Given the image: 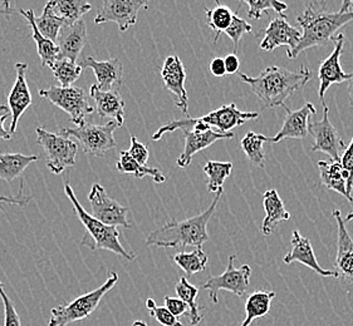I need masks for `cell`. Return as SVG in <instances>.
<instances>
[{
  "label": "cell",
  "instance_id": "1",
  "mask_svg": "<svg viewBox=\"0 0 353 326\" xmlns=\"http://www.w3.org/2000/svg\"><path fill=\"white\" fill-rule=\"evenodd\" d=\"M239 78L250 87L252 92L264 103V106L276 108L285 106V102L311 80L312 73L305 65H302L297 72L269 65L258 77L241 73Z\"/></svg>",
  "mask_w": 353,
  "mask_h": 326
},
{
  "label": "cell",
  "instance_id": "2",
  "mask_svg": "<svg viewBox=\"0 0 353 326\" xmlns=\"http://www.w3.org/2000/svg\"><path fill=\"white\" fill-rule=\"evenodd\" d=\"M353 21V10L347 13L327 12L325 3H312L297 17L298 24L302 28V36L294 50H287V57L296 58L313 47H323L332 42L333 36L339 29Z\"/></svg>",
  "mask_w": 353,
  "mask_h": 326
},
{
  "label": "cell",
  "instance_id": "3",
  "mask_svg": "<svg viewBox=\"0 0 353 326\" xmlns=\"http://www.w3.org/2000/svg\"><path fill=\"white\" fill-rule=\"evenodd\" d=\"M224 191L216 192V196L204 213L184 221L174 219L160 228H156L146 239L149 246L156 248H176L185 246H195L203 248L205 242L209 241L210 236L208 234V224L212 220L216 211V206Z\"/></svg>",
  "mask_w": 353,
  "mask_h": 326
},
{
  "label": "cell",
  "instance_id": "4",
  "mask_svg": "<svg viewBox=\"0 0 353 326\" xmlns=\"http://www.w3.org/2000/svg\"><path fill=\"white\" fill-rule=\"evenodd\" d=\"M181 129L185 135V147L183 153L177 158L176 164L179 169H188L191 164L192 157L203 149L210 147L212 143L220 140H233V132L223 133L219 131H214L208 124L199 121L198 118H184V120H175L169 122L165 126L157 129V132L152 135L154 141H159L163 135L170 132Z\"/></svg>",
  "mask_w": 353,
  "mask_h": 326
},
{
  "label": "cell",
  "instance_id": "5",
  "mask_svg": "<svg viewBox=\"0 0 353 326\" xmlns=\"http://www.w3.org/2000/svg\"><path fill=\"white\" fill-rule=\"evenodd\" d=\"M64 193L71 201L78 220L82 222L85 232L88 234V241H83V243H87V246H90L92 250H107L126 259L128 261H134L137 256L132 251H128V248L121 243L119 230L116 227L102 224L101 221L94 219L92 215L87 213L83 206L79 204L70 182H64Z\"/></svg>",
  "mask_w": 353,
  "mask_h": 326
},
{
  "label": "cell",
  "instance_id": "6",
  "mask_svg": "<svg viewBox=\"0 0 353 326\" xmlns=\"http://www.w3.org/2000/svg\"><path fill=\"white\" fill-rule=\"evenodd\" d=\"M117 283L119 274L111 271L106 283L97 289L78 296L68 304L53 307L50 310L48 326H67L79 320L88 319L96 312L103 296H106L107 292L112 290Z\"/></svg>",
  "mask_w": 353,
  "mask_h": 326
},
{
  "label": "cell",
  "instance_id": "7",
  "mask_svg": "<svg viewBox=\"0 0 353 326\" xmlns=\"http://www.w3.org/2000/svg\"><path fill=\"white\" fill-rule=\"evenodd\" d=\"M116 128H120V124L116 121L107 122V124L103 126L85 123L79 127L61 128V135L76 138L85 155L102 157L117 146L113 135Z\"/></svg>",
  "mask_w": 353,
  "mask_h": 326
},
{
  "label": "cell",
  "instance_id": "8",
  "mask_svg": "<svg viewBox=\"0 0 353 326\" xmlns=\"http://www.w3.org/2000/svg\"><path fill=\"white\" fill-rule=\"evenodd\" d=\"M37 141L47 156V167L54 175H61L68 167L76 166L77 143L70 137L56 135L43 127L36 128Z\"/></svg>",
  "mask_w": 353,
  "mask_h": 326
},
{
  "label": "cell",
  "instance_id": "9",
  "mask_svg": "<svg viewBox=\"0 0 353 326\" xmlns=\"http://www.w3.org/2000/svg\"><path fill=\"white\" fill-rule=\"evenodd\" d=\"M39 96L50 100L52 105L63 109L70 114V120L77 127L83 126L87 116L93 113V107L90 105L85 91L79 87H57L50 85L47 89H41Z\"/></svg>",
  "mask_w": 353,
  "mask_h": 326
},
{
  "label": "cell",
  "instance_id": "10",
  "mask_svg": "<svg viewBox=\"0 0 353 326\" xmlns=\"http://www.w3.org/2000/svg\"><path fill=\"white\" fill-rule=\"evenodd\" d=\"M236 256H229V261L226 270L218 276H210L204 284L203 289L209 291V296L214 304L219 303L218 294L220 290H226L234 294L235 296L243 298L247 295L250 286L252 268L249 265H243L239 269H235L234 261Z\"/></svg>",
  "mask_w": 353,
  "mask_h": 326
},
{
  "label": "cell",
  "instance_id": "11",
  "mask_svg": "<svg viewBox=\"0 0 353 326\" xmlns=\"http://www.w3.org/2000/svg\"><path fill=\"white\" fill-rule=\"evenodd\" d=\"M330 108L323 102V118L321 121L310 122L308 132L313 135L314 143L312 146V152H323L331 157L332 161L339 162L342 152L346 149L343 138L339 135V131L330 121Z\"/></svg>",
  "mask_w": 353,
  "mask_h": 326
},
{
  "label": "cell",
  "instance_id": "12",
  "mask_svg": "<svg viewBox=\"0 0 353 326\" xmlns=\"http://www.w3.org/2000/svg\"><path fill=\"white\" fill-rule=\"evenodd\" d=\"M148 8L149 0H103L94 23L99 25L113 21L121 32H126L137 23L140 10H146Z\"/></svg>",
  "mask_w": 353,
  "mask_h": 326
},
{
  "label": "cell",
  "instance_id": "13",
  "mask_svg": "<svg viewBox=\"0 0 353 326\" xmlns=\"http://www.w3.org/2000/svg\"><path fill=\"white\" fill-rule=\"evenodd\" d=\"M88 199L92 208L93 217L102 224L125 228L132 227L128 220V207L120 205L116 199H111L101 184H93Z\"/></svg>",
  "mask_w": 353,
  "mask_h": 326
},
{
  "label": "cell",
  "instance_id": "14",
  "mask_svg": "<svg viewBox=\"0 0 353 326\" xmlns=\"http://www.w3.org/2000/svg\"><path fill=\"white\" fill-rule=\"evenodd\" d=\"M161 78L165 89H168L172 94L175 106L189 117V96L185 88L188 74L180 58L177 56H169L165 59L161 69Z\"/></svg>",
  "mask_w": 353,
  "mask_h": 326
},
{
  "label": "cell",
  "instance_id": "15",
  "mask_svg": "<svg viewBox=\"0 0 353 326\" xmlns=\"http://www.w3.org/2000/svg\"><path fill=\"white\" fill-rule=\"evenodd\" d=\"M333 48L331 56L323 61L319 65V71H318V78H319V88H318V97L321 102H323L325 94L328 88L336 83H343L350 79V74H347L342 71L339 59L343 52V47L346 43V36L345 34H337L333 36Z\"/></svg>",
  "mask_w": 353,
  "mask_h": 326
},
{
  "label": "cell",
  "instance_id": "16",
  "mask_svg": "<svg viewBox=\"0 0 353 326\" xmlns=\"http://www.w3.org/2000/svg\"><path fill=\"white\" fill-rule=\"evenodd\" d=\"M285 109V117L283 121L281 131L273 137H269L268 142L278 143L285 140V138H294V140H303L308 132V123L312 116L317 114V109L314 105L307 102L302 108L292 111L287 106H283Z\"/></svg>",
  "mask_w": 353,
  "mask_h": 326
},
{
  "label": "cell",
  "instance_id": "17",
  "mask_svg": "<svg viewBox=\"0 0 353 326\" xmlns=\"http://www.w3.org/2000/svg\"><path fill=\"white\" fill-rule=\"evenodd\" d=\"M15 72H17V78L8 97V107L10 109V116H12V123H10V135H12L17 131L18 122L21 120V116L32 105V93L29 91L28 82H27L28 64L21 63V62L15 64Z\"/></svg>",
  "mask_w": 353,
  "mask_h": 326
},
{
  "label": "cell",
  "instance_id": "18",
  "mask_svg": "<svg viewBox=\"0 0 353 326\" xmlns=\"http://www.w3.org/2000/svg\"><path fill=\"white\" fill-rule=\"evenodd\" d=\"M302 32L290 25L285 15H279L270 21L268 27L264 30V38L261 42V50L272 52L278 47L287 45L288 50H294L301 41Z\"/></svg>",
  "mask_w": 353,
  "mask_h": 326
},
{
  "label": "cell",
  "instance_id": "19",
  "mask_svg": "<svg viewBox=\"0 0 353 326\" xmlns=\"http://www.w3.org/2000/svg\"><path fill=\"white\" fill-rule=\"evenodd\" d=\"M290 243H292V250L283 257V263H287V265L292 263H301L304 266H307L308 269L317 272L319 276L339 279V274L336 270L322 269V266L318 263L311 241L307 237L299 234L298 230L293 231Z\"/></svg>",
  "mask_w": 353,
  "mask_h": 326
},
{
  "label": "cell",
  "instance_id": "20",
  "mask_svg": "<svg viewBox=\"0 0 353 326\" xmlns=\"http://www.w3.org/2000/svg\"><path fill=\"white\" fill-rule=\"evenodd\" d=\"M333 216L337 222L339 237H337V254L334 260L336 271L339 279H343L348 284L353 285V240L348 234L345 222L342 219V213L339 210H333Z\"/></svg>",
  "mask_w": 353,
  "mask_h": 326
},
{
  "label": "cell",
  "instance_id": "21",
  "mask_svg": "<svg viewBox=\"0 0 353 326\" xmlns=\"http://www.w3.org/2000/svg\"><path fill=\"white\" fill-rule=\"evenodd\" d=\"M79 65L83 68H91L96 78L97 85L102 91H113L120 89L123 78V65L117 58L108 61H96L93 57H85L79 62Z\"/></svg>",
  "mask_w": 353,
  "mask_h": 326
},
{
  "label": "cell",
  "instance_id": "22",
  "mask_svg": "<svg viewBox=\"0 0 353 326\" xmlns=\"http://www.w3.org/2000/svg\"><path fill=\"white\" fill-rule=\"evenodd\" d=\"M90 96L96 102L97 113L101 118H111L116 121L120 127L125 122V100L120 94V91H102L99 85H93L90 88Z\"/></svg>",
  "mask_w": 353,
  "mask_h": 326
},
{
  "label": "cell",
  "instance_id": "23",
  "mask_svg": "<svg viewBox=\"0 0 353 326\" xmlns=\"http://www.w3.org/2000/svg\"><path fill=\"white\" fill-rule=\"evenodd\" d=\"M85 44L87 27L83 19L76 21L70 27H63L57 41V45L59 48V58H65L76 63Z\"/></svg>",
  "mask_w": 353,
  "mask_h": 326
},
{
  "label": "cell",
  "instance_id": "24",
  "mask_svg": "<svg viewBox=\"0 0 353 326\" xmlns=\"http://www.w3.org/2000/svg\"><path fill=\"white\" fill-rule=\"evenodd\" d=\"M263 207L265 211V217L261 222V230L264 236L273 234L278 224L290 219V213L285 210L282 199L276 190L265 191L263 196Z\"/></svg>",
  "mask_w": 353,
  "mask_h": 326
},
{
  "label": "cell",
  "instance_id": "25",
  "mask_svg": "<svg viewBox=\"0 0 353 326\" xmlns=\"http://www.w3.org/2000/svg\"><path fill=\"white\" fill-rule=\"evenodd\" d=\"M46 6L53 14L63 21L65 27L81 21L82 17L92 9L87 0H50Z\"/></svg>",
  "mask_w": 353,
  "mask_h": 326
},
{
  "label": "cell",
  "instance_id": "26",
  "mask_svg": "<svg viewBox=\"0 0 353 326\" xmlns=\"http://www.w3.org/2000/svg\"><path fill=\"white\" fill-rule=\"evenodd\" d=\"M21 14L28 21L29 25L32 28V36L34 39L37 44V50H38V56L41 58L42 62V67H52L53 63L56 62L57 59L59 58V48L56 43L50 42V39H47L46 36H43L39 30L37 28L36 24V15H34V10L29 9V10H24L21 9L19 10Z\"/></svg>",
  "mask_w": 353,
  "mask_h": 326
},
{
  "label": "cell",
  "instance_id": "27",
  "mask_svg": "<svg viewBox=\"0 0 353 326\" xmlns=\"http://www.w3.org/2000/svg\"><path fill=\"white\" fill-rule=\"evenodd\" d=\"M37 161H39V157L36 155L27 156L21 153H0V180L12 184L32 163Z\"/></svg>",
  "mask_w": 353,
  "mask_h": 326
},
{
  "label": "cell",
  "instance_id": "28",
  "mask_svg": "<svg viewBox=\"0 0 353 326\" xmlns=\"http://www.w3.org/2000/svg\"><path fill=\"white\" fill-rule=\"evenodd\" d=\"M276 298L274 291L258 290L250 294L245 301V319L241 326H250L255 319H261L268 315L272 301Z\"/></svg>",
  "mask_w": 353,
  "mask_h": 326
},
{
  "label": "cell",
  "instance_id": "29",
  "mask_svg": "<svg viewBox=\"0 0 353 326\" xmlns=\"http://www.w3.org/2000/svg\"><path fill=\"white\" fill-rule=\"evenodd\" d=\"M116 169L123 175H134L136 178H143L150 176L156 184H163L166 177L161 171L155 167H148L146 164H140L130 156L128 151H121L120 158L116 163Z\"/></svg>",
  "mask_w": 353,
  "mask_h": 326
},
{
  "label": "cell",
  "instance_id": "30",
  "mask_svg": "<svg viewBox=\"0 0 353 326\" xmlns=\"http://www.w3.org/2000/svg\"><path fill=\"white\" fill-rule=\"evenodd\" d=\"M318 169L321 173V182L325 186L328 190L339 192V195L345 196L348 201L350 197L346 191V180L342 175V167L341 163L336 161H319Z\"/></svg>",
  "mask_w": 353,
  "mask_h": 326
},
{
  "label": "cell",
  "instance_id": "31",
  "mask_svg": "<svg viewBox=\"0 0 353 326\" xmlns=\"http://www.w3.org/2000/svg\"><path fill=\"white\" fill-rule=\"evenodd\" d=\"M269 137L255 132H248L241 141V147L245 153L248 161L258 169L265 167V152L264 144L268 142Z\"/></svg>",
  "mask_w": 353,
  "mask_h": 326
},
{
  "label": "cell",
  "instance_id": "32",
  "mask_svg": "<svg viewBox=\"0 0 353 326\" xmlns=\"http://www.w3.org/2000/svg\"><path fill=\"white\" fill-rule=\"evenodd\" d=\"M175 291L179 298H181L189 307L191 326H198L204 319V315L200 312V307L196 301L199 295L198 286L190 284L186 277H181L175 286Z\"/></svg>",
  "mask_w": 353,
  "mask_h": 326
},
{
  "label": "cell",
  "instance_id": "33",
  "mask_svg": "<svg viewBox=\"0 0 353 326\" xmlns=\"http://www.w3.org/2000/svg\"><path fill=\"white\" fill-rule=\"evenodd\" d=\"M206 24L215 34L214 43H218L221 33H224L230 25L233 19V13L229 8L223 6L219 0H215V7L212 9H205Z\"/></svg>",
  "mask_w": 353,
  "mask_h": 326
},
{
  "label": "cell",
  "instance_id": "34",
  "mask_svg": "<svg viewBox=\"0 0 353 326\" xmlns=\"http://www.w3.org/2000/svg\"><path fill=\"white\" fill-rule=\"evenodd\" d=\"M233 171V163L208 161L204 166V172L208 177V191L216 193L224 191V182Z\"/></svg>",
  "mask_w": 353,
  "mask_h": 326
},
{
  "label": "cell",
  "instance_id": "35",
  "mask_svg": "<svg viewBox=\"0 0 353 326\" xmlns=\"http://www.w3.org/2000/svg\"><path fill=\"white\" fill-rule=\"evenodd\" d=\"M172 260L189 277L198 272H203L206 269L209 257L203 251V248H195L191 252H179L172 256Z\"/></svg>",
  "mask_w": 353,
  "mask_h": 326
},
{
  "label": "cell",
  "instance_id": "36",
  "mask_svg": "<svg viewBox=\"0 0 353 326\" xmlns=\"http://www.w3.org/2000/svg\"><path fill=\"white\" fill-rule=\"evenodd\" d=\"M53 76L61 87H71L81 76L82 67L65 58H58L50 67Z\"/></svg>",
  "mask_w": 353,
  "mask_h": 326
},
{
  "label": "cell",
  "instance_id": "37",
  "mask_svg": "<svg viewBox=\"0 0 353 326\" xmlns=\"http://www.w3.org/2000/svg\"><path fill=\"white\" fill-rule=\"evenodd\" d=\"M34 21L39 33L53 43H57L61 30L65 27L63 21L53 14L47 6L43 9L42 15H39L38 18L36 17Z\"/></svg>",
  "mask_w": 353,
  "mask_h": 326
},
{
  "label": "cell",
  "instance_id": "38",
  "mask_svg": "<svg viewBox=\"0 0 353 326\" xmlns=\"http://www.w3.org/2000/svg\"><path fill=\"white\" fill-rule=\"evenodd\" d=\"M248 4L249 18L259 21L263 14H268L269 10H274L276 14L283 15L288 9V6L281 0H238Z\"/></svg>",
  "mask_w": 353,
  "mask_h": 326
},
{
  "label": "cell",
  "instance_id": "39",
  "mask_svg": "<svg viewBox=\"0 0 353 326\" xmlns=\"http://www.w3.org/2000/svg\"><path fill=\"white\" fill-rule=\"evenodd\" d=\"M252 30H253V27H252L245 19L238 17V12L233 13L232 23H230V25L228 27V29H226L224 33H225L226 36H229V39L233 42L234 53H235V54H236L238 48H239V43H241V38L245 36V34L252 33Z\"/></svg>",
  "mask_w": 353,
  "mask_h": 326
},
{
  "label": "cell",
  "instance_id": "40",
  "mask_svg": "<svg viewBox=\"0 0 353 326\" xmlns=\"http://www.w3.org/2000/svg\"><path fill=\"white\" fill-rule=\"evenodd\" d=\"M341 167H342V175L346 180V191L350 201L352 202V190H353V135L350 144L347 146L345 151L342 152L341 156Z\"/></svg>",
  "mask_w": 353,
  "mask_h": 326
},
{
  "label": "cell",
  "instance_id": "41",
  "mask_svg": "<svg viewBox=\"0 0 353 326\" xmlns=\"http://www.w3.org/2000/svg\"><path fill=\"white\" fill-rule=\"evenodd\" d=\"M0 298L4 306V326H21V318L15 310L14 304L4 290V285L0 281Z\"/></svg>",
  "mask_w": 353,
  "mask_h": 326
},
{
  "label": "cell",
  "instance_id": "42",
  "mask_svg": "<svg viewBox=\"0 0 353 326\" xmlns=\"http://www.w3.org/2000/svg\"><path fill=\"white\" fill-rule=\"evenodd\" d=\"M150 315L163 326H184L179 318L174 316L166 307L156 305L150 310Z\"/></svg>",
  "mask_w": 353,
  "mask_h": 326
},
{
  "label": "cell",
  "instance_id": "43",
  "mask_svg": "<svg viewBox=\"0 0 353 326\" xmlns=\"http://www.w3.org/2000/svg\"><path fill=\"white\" fill-rule=\"evenodd\" d=\"M128 153L140 164H146L149 160V149L136 138V135H131V147L128 149Z\"/></svg>",
  "mask_w": 353,
  "mask_h": 326
},
{
  "label": "cell",
  "instance_id": "44",
  "mask_svg": "<svg viewBox=\"0 0 353 326\" xmlns=\"http://www.w3.org/2000/svg\"><path fill=\"white\" fill-rule=\"evenodd\" d=\"M163 303H165V307L176 318H180V316H183L186 312H189V307L181 298L165 296Z\"/></svg>",
  "mask_w": 353,
  "mask_h": 326
},
{
  "label": "cell",
  "instance_id": "45",
  "mask_svg": "<svg viewBox=\"0 0 353 326\" xmlns=\"http://www.w3.org/2000/svg\"><path fill=\"white\" fill-rule=\"evenodd\" d=\"M23 184L24 182L21 184V191L18 193V196H0V205L3 204H8V205H18V206H27L29 202L32 201V196H24L23 195Z\"/></svg>",
  "mask_w": 353,
  "mask_h": 326
},
{
  "label": "cell",
  "instance_id": "46",
  "mask_svg": "<svg viewBox=\"0 0 353 326\" xmlns=\"http://www.w3.org/2000/svg\"><path fill=\"white\" fill-rule=\"evenodd\" d=\"M9 116H10L9 107L1 105L0 106V140H6V141L12 140L10 132H8L7 129L4 128V122L7 121Z\"/></svg>",
  "mask_w": 353,
  "mask_h": 326
},
{
  "label": "cell",
  "instance_id": "47",
  "mask_svg": "<svg viewBox=\"0 0 353 326\" xmlns=\"http://www.w3.org/2000/svg\"><path fill=\"white\" fill-rule=\"evenodd\" d=\"M224 64H225L226 74H235L236 72L239 71L241 61L235 53H232L224 58Z\"/></svg>",
  "mask_w": 353,
  "mask_h": 326
},
{
  "label": "cell",
  "instance_id": "48",
  "mask_svg": "<svg viewBox=\"0 0 353 326\" xmlns=\"http://www.w3.org/2000/svg\"><path fill=\"white\" fill-rule=\"evenodd\" d=\"M209 69L212 72V76H215V77H225L226 69L224 59H223V58H215V59H212Z\"/></svg>",
  "mask_w": 353,
  "mask_h": 326
},
{
  "label": "cell",
  "instance_id": "49",
  "mask_svg": "<svg viewBox=\"0 0 353 326\" xmlns=\"http://www.w3.org/2000/svg\"><path fill=\"white\" fill-rule=\"evenodd\" d=\"M12 13H13V9L10 6V0H0V14L6 15L9 19Z\"/></svg>",
  "mask_w": 353,
  "mask_h": 326
},
{
  "label": "cell",
  "instance_id": "50",
  "mask_svg": "<svg viewBox=\"0 0 353 326\" xmlns=\"http://www.w3.org/2000/svg\"><path fill=\"white\" fill-rule=\"evenodd\" d=\"M347 91H348V100H350V106L353 108V71L351 74H350V79H348V88H347Z\"/></svg>",
  "mask_w": 353,
  "mask_h": 326
},
{
  "label": "cell",
  "instance_id": "51",
  "mask_svg": "<svg viewBox=\"0 0 353 326\" xmlns=\"http://www.w3.org/2000/svg\"><path fill=\"white\" fill-rule=\"evenodd\" d=\"M353 0H342V6H341V9H339V13H347V12H350Z\"/></svg>",
  "mask_w": 353,
  "mask_h": 326
},
{
  "label": "cell",
  "instance_id": "52",
  "mask_svg": "<svg viewBox=\"0 0 353 326\" xmlns=\"http://www.w3.org/2000/svg\"><path fill=\"white\" fill-rule=\"evenodd\" d=\"M156 306V303L152 300V298H148V301H146V307L151 310V309H154Z\"/></svg>",
  "mask_w": 353,
  "mask_h": 326
},
{
  "label": "cell",
  "instance_id": "53",
  "mask_svg": "<svg viewBox=\"0 0 353 326\" xmlns=\"http://www.w3.org/2000/svg\"><path fill=\"white\" fill-rule=\"evenodd\" d=\"M131 326H148V324L145 321H141V320H136Z\"/></svg>",
  "mask_w": 353,
  "mask_h": 326
},
{
  "label": "cell",
  "instance_id": "54",
  "mask_svg": "<svg viewBox=\"0 0 353 326\" xmlns=\"http://www.w3.org/2000/svg\"><path fill=\"white\" fill-rule=\"evenodd\" d=\"M353 220V213H350L348 215H347L346 217L343 219V222L346 224V222H350V221Z\"/></svg>",
  "mask_w": 353,
  "mask_h": 326
}]
</instances>
